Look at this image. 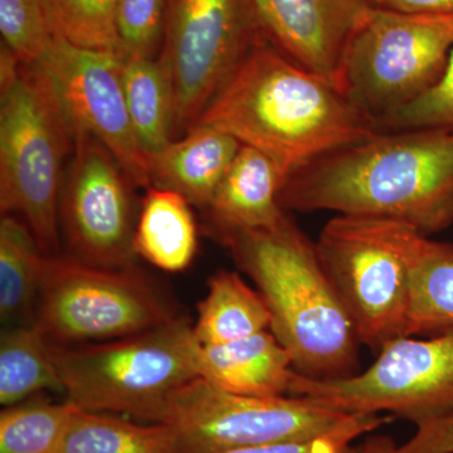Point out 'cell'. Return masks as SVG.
I'll return each instance as SVG.
<instances>
[{"instance_id":"3","label":"cell","mask_w":453,"mask_h":453,"mask_svg":"<svg viewBox=\"0 0 453 453\" xmlns=\"http://www.w3.org/2000/svg\"><path fill=\"white\" fill-rule=\"evenodd\" d=\"M266 301L270 332L292 357L294 371L316 380L359 372L356 329L325 273L315 242L288 216L273 228L208 225Z\"/></svg>"},{"instance_id":"19","label":"cell","mask_w":453,"mask_h":453,"mask_svg":"<svg viewBox=\"0 0 453 453\" xmlns=\"http://www.w3.org/2000/svg\"><path fill=\"white\" fill-rule=\"evenodd\" d=\"M273 315L264 296L235 273L220 270L208 281V292L198 303L193 333L203 347L226 344L268 332Z\"/></svg>"},{"instance_id":"7","label":"cell","mask_w":453,"mask_h":453,"mask_svg":"<svg viewBox=\"0 0 453 453\" xmlns=\"http://www.w3.org/2000/svg\"><path fill=\"white\" fill-rule=\"evenodd\" d=\"M418 234L395 220L339 214L315 242L360 344L374 353L407 336L411 256Z\"/></svg>"},{"instance_id":"5","label":"cell","mask_w":453,"mask_h":453,"mask_svg":"<svg viewBox=\"0 0 453 453\" xmlns=\"http://www.w3.org/2000/svg\"><path fill=\"white\" fill-rule=\"evenodd\" d=\"M199 347L189 319L178 316L127 338L53 345V357L65 401L80 410L160 423L172 396L201 378Z\"/></svg>"},{"instance_id":"14","label":"cell","mask_w":453,"mask_h":453,"mask_svg":"<svg viewBox=\"0 0 453 453\" xmlns=\"http://www.w3.org/2000/svg\"><path fill=\"white\" fill-rule=\"evenodd\" d=\"M250 2L259 32L277 50L338 86L349 37L371 4L365 0Z\"/></svg>"},{"instance_id":"33","label":"cell","mask_w":453,"mask_h":453,"mask_svg":"<svg viewBox=\"0 0 453 453\" xmlns=\"http://www.w3.org/2000/svg\"><path fill=\"white\" fill-rule=\"evenodd\" d=\"M398 446L395 440L389 436H371L366 438L365 442L357 449H351L349 453H395Z\"/></svg>"},{"instance_id":"28","label":"cell","mask_w":453,"mask_h":453,"mask_svg":"<svg viewBox=\"0 0 453 453\" xmlns=\"http://www.w3.org/2000/svg\"><path fill=\"white\" fill-rule=\"evenodd\" d=\"M164 19L165 0H120L118 9L119 55L154 57L155 50L163 43Z\"/></svg>"},{"instance_id":"10","label":"cell","mask_w":453,"mask_h":453,"mask_svg":"<svg viewBox=\"0 0 453 453\" xmlns=\"http://www.w3.org/2000/svg\"><path fill=\"white\" fill-rule=\"evenodd\" d=\"M288 395L347 413L388 412L418 426L453 413V330L427 339L402 336L365 372L316 380L294 372Z\"/></svg>"},{"instance_id":"18","label":"cell","mask_w":453,"mask_h":453,"mask_svg":"<svg viewBox=\"0 0 453 453\" xmlns=\"http://www.w3.org/2000/svg\"><path fill=\"white\" fill-rule=\"evenodd\" d=\"M190 205L177 192L148 188L134 235L136 256L165 273L189 267L198 251V226Z\"/></svg>"},{"instance_id":"17","label":"cell","mask_w":453,"mask_h":453,"mask_svg":"<svg viewBox=\"0 0 453 453\" xmlns=\"http://www.w3.org/2000/svg\"><path fill=\"white\" fill-rule=\"evenodd\" d=\"M283 183L285 178L266 154L242 144L207 208L210 225L273 228L288 216L279 202Z\"/></svg>"},{"instance_id":"13","label":"cell","mask_w":453,"mask_h":453,"mask_svg":"<svg viewBox=\"0 0 453 453\" xmlns=\"http://www.w3.org/2000/svg\"><path fill=\"white\" fill-rule=\"evenodd\" d=\"M40 64L52 77L74 133L95 136L115 157L134 186L150 188L149 157L136 139L125 97L124 57L80 49L56 38Z\"/></svg>"},{"instance_id":"16","label":"cell","mask_w":453,"mask_h":453,"mask_svg":"<svg viewBox=\"0 0 453 453\" xmlns=\"http://www.w3.org/2000/svg\"><path fill=\"white\" fill-rule=\"evenodd\" d=\"M199 377L235 395H288L292 357L268 330L226 344L199 347Z\"/></svg>"},{"instance_id":"23","label":"cell","mask_w":453,"mask_h":453,"mask_svg":"<svg viewBox=\"0 0 453 453\" xmlns=\"http://www.w3.org/2000/svg\"><path fill=\"white\" fill-rule=\"evenodd\" d=\"M58 453H180L165 423L142 426L77 408Z\"/></svg>"},{"instance_id":"21","label":"cell","mask_w":453,"mask_h":453,"mask_svg":"<svg viewBox=\"0 0 453 453\" xmlns=\"http://www.w3.org/2000/svg\"><path fill=\"white\" fill-rule=\"evenodd\" d=\"M44 257L29 226L16 216L2 214L0 318L3 324L33 325Z\"/></svg>"},{"instance_id":"2","label":"cell","mask_w":453,"mask_h":453,"mask_svg":"<svg viewBox=\"0 0 453 453\" xmlns=\"http://www.w3.org/2000/svg\"><path fill=\"white\" fill-rule=\"evenodd\" d=\"M279 202L286 211H333L440 234L453 225V133L380 131L295 172Z\"/></svg>"},{"instance_id":"24","label":"cell","mask_w":453,"mask_h":453,"mask_svg":"<svg viewBox=\"0 0 453 453\" xmlns=\"http://www.w3.org/2000/svg\"><path fill=\"white\" fill-rule=\"evenodd\" d=\"M43 390L64 393L53 345L33 325L12 326L0 339V403L18 404Z\"/></svg>"},{"instance_id":"32","label":"cell","mask_w":453,"mask_h":453,"mask_svg":"<svg viewBox=\"0 0 453 453\" xmlns=\"http://www.w3.org/2000/svg\"><path fill=\"white\" fill-rule=\"evenodd\" d=\"M372 7L412 16H453V0H365Z\"/></svg>"},{"instance_id":"26","label":"cell","mask_w":453,"mask_h":453,"mask_svg":"<svg viewBox=\"0 0 453 453\" xmlns=\"http://www.w3.org/2000/svg\"><path fill=\"white\" fill-rule=\"evenodd\" d=\"M120 0H47L53 32L80 49L119 53Z\"/></svg>"},{"instance_id":"15","label":"cell","mask_w":453,"mask_h":453,"mask_svg":"<svg viewBox=\"0 0 453 453\" xmlns=\"http://www.w3.org/2000/svg\"><path fill=\"white\" fill-rule=\"evenodd\" d=\"M241 146L225 131L192 127L149 157L151 187L173 190L190 204L208 208Z\"/></svg>"},{"instance_id":"22","label":"cell","mask_w":453,"mask_h":453,"mask_svg":"<svg viewBox=\"0 0 453 453\" xmlns=\"http://www.w3.org/2000/svg\"><path fill=\"white\" fill-rule=\"evenodd\" d=\"M122 83L136 139L150 157L173 140V95L168 74L154 57H124Z\"/></svg>"},{"instance_id":"25","label":"cell","mask_w":453,"mask_h":453,"mask_svg":"<svg viewBox=\"0 0 453 453\" xmlns=\"http://www.w3.org/2000/svg\"><path fill=\"white\" fill-rule=\"evenodd\" d=\"M77 407L70 402H20L0 413V453H58Z\"/></svg>"},{"instance_id":"8","label":"cell","mask_w":453,"mask_h":453,"mask_svg":"<svg viewBox=\"0 0 453 453\" xmlns=\"http://www.w3.org/2000/svg\"><path fill=\"white\" fill-rule=\"evenodd\" d=\"M453 47V16H412L372 7L345 46L338 86L380 125L442 77Z\"/></svg>"},{"instance_id":"27","label":"cell","mask_w":453,"mask_h":453,"mask_svg":"<svg viewBox=\"0 0 453 453\" xmlns=\"http://www.w3.org/2000/svg\"><path fill=\"white\" fill-rule=\"evenodd\" d=\"M3 42L22 64H40L55 43L47 0H0Z\"/></svg>"},{"instance_id":"9","label":"cell","mask_w":453,"mask_h":453,"mask_svg":"<svg viewBox=\"0 0 453 453\" xmlns=\"http://www.w3.org/2000/svg\"><path fill=\"white\" fill-rule=\"evenodd\" d=\"M178 318L135 266L109 268L44 257L33 326L50 344H88L148 332Z\"/></svg>"},{"instance_id":"1","label":"cell","mask_w":453,"mask_h":453,"mask_svg":"<svg viewBox=\"0 0 453 453\" xmlns=\"http://www.w3.org/2000/svg\"><path fill=\"white\" fill-rule=\"evenodd\" d=\"M196 127L225 131L266 154L285 181L319 157L381 131L335 83L295 64L262 35Z\"/></svg>"},{"instance_id":"29","label":"cell","mask_w":453,"mask_h":453,"mask_svg":"<svg viewBox=\"0 0 453 453\" xmlns=\"http://www.w3.org/2000/svg\"><path fill=\"white\" fill-rule=\"evenodd\" d=\"M425 127L453 133V47L440 81L380 124L381 131Z\"/></svg>"},{"instance_id":"20","label":"cell","mask_w":453,"mask_h":453,"mask_svg":"<svg viewBox=\"0 0 453 453\" xmlns=\"http://www.w3.org/2000/svg\"><path fill=\"white\" fill-rule=\"evenodd\" d=\"M453 330V243L418 234L411 256L407 336Z\"/></svg>"},{"instance_id":"31","label":"cell","mask_w":453,"mask_h":453,"mask_svg":"<svg viewBox=\"0 0 453 453\" xmlns=\"http://www.w3.org/2000/svg\"><path fill=\"white\" fill-rule=\"evenodd\" d=\"M356 438L350 436H329L312 438L291 442L268 443L219 453H349L350 443Z\"/></svg>"},{"instance_id":"6","label":"cell","mask_w":453,"mask_h":453,"mask_svg":"<svg viewBox=\"0 0 453 453\" xmlns=\"http://www.w3.org/2000/svg\"><path fill=\"white\" fill-rule=\"evenodd\" d=\"M380 413H347L305 396L235 395L196 378L170 399L162 422L180 453H219L329 436L357 438L390 422Z\"/></svg>"},{"instance_id":"30","label":"cell","mask_w":453,"mask_h":453,"mask_svg":"<svg viewBox=\"0 0 453 453\" xmlns=\"http://www.w3.org/2000/svg\"><path fill=\"white\" fill-rule=\"evenodd\" d=\"M395 453H453V413L418 426Z\"/></svg>"},{"instance_id":"11","label":"cell","mask_w":453,"mask_h":453,"mask_svg":"<svg viewBox=\"0 0 453 453\" xmlns=\"http://www.w3.org/2000/svg\"><path fill=\"white\" fill-rule=\"evenodd\" d=\"M259 32L250 0H165L160 64L173 95V140L210 105Z\"/></svg>"},{"instance_id":"4","label":"cell","mask_w":453,"mask_h":453,"mask_svg":"<svg viewBox=\"0 0 453 453\" xmlns=\"http://www.w3.org/2000/svg\"><path fill=\"white\" fill-rule=\"evenodd\" d=\"M0 210L23 220L46 257L61 256L62 166L74 129L52 77L0 50Z\"/></svg>"},{"instance_id":"12","label":"cell","mask_w":453,"mask_h":453,"mask_svg":"<svg viewBox=\"0 0 453 453\" xmlns=\"http://www.w3.org/2000/svg\"><path fill=\"white\" fill-rule=\"evenodd\" d=\"M59 222L70 257L94 266H135L133 181L95 136L76 131Z\"/></svg>"}]
</instances>
